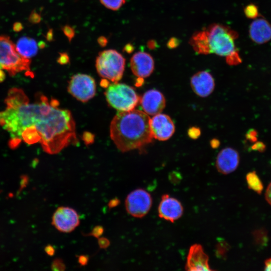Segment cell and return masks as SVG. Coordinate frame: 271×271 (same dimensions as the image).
I'll return each instance as SVG.
<instances>
[{
    "label": "cell",
    "instance_id": "1",
    "mask_svg": "<svg viewBox=\"0 0 271 271\" xmlns=\"http://www.w3.org/2000/svg\"><path fill=\"white\" fill-rule=\"evenodd\" d=\"M6 109L0 112V125L10 134L11 139L21 142L24 130L35 131L43 150L53 155L78 143L75 123L71 112L59 108L57 100L39 94L34 103L22 90L13 91L5 100Z\"/></svg>",
    "mask_w": 271,
    "mask_h": 271
},
{
    "label": "cell",
    "instance_id": "2",
    "mask_svg": "<svg viewBox=\"0 0 271 271\" xmlns=\"http://www.w3.org/2000/svg\"><path fill=\"white\" fill-rule=\"evenodd\" d=\"M150 120L148 115L141 110L118 112L110 125V136L117 148L126 152L151 143L154 138Z\"/></svg>",
    "mask_w": 271,
    "mask_h": 271
},
{
    "label": "cell",
    "instance_id": "3",
    "mask_svg": "<svg viewBox=\"0 0 271 271\" xmlns=\"http://www.w3.org/2000/svg\"><path fill=\"white\" fill-rule=\"evenodd\" d=\"M210 53L225 56L235 52L234 40L237 33L229 27L219 24H213L206 29Z\"/></svg>",
    "mask_w": 271,
    "mask_h": 271
},
{
    "label": "cell",
    "instance_id": "4",
    "mask_svg": "<svg viewBox=\"0 0 271 271\" xmlns=\"http://www.w3.org/2000/svg\"><path fill=\"white\" fill-rule=\"evenodd\" d=\"M125 64V59L120 53L114 49H108L98 53L95 67L101 77L117 82L123 76Z\"/></svg>",
    "mask_w": 271,
    "mask_h": 271
},
{
    "label": "cell",
    "instance_id": "5",
    "mask_svg": "<svg viewBox=\"0 0 271 271\" xmlns=\"http://www.w3.org/2000/svg\"><path fill=\"white\" fill-rule=\"evenodd\" d=\"M104 94L108 104L120 111L134 109L140 100L133 87L117 82L109 84Z\"/></svg>",
    "mask_w": 271,
    "mask_h": 271
},
{
    "label": "cell",
    "instance_id": "6",
    "mask_svg": "<svg viewBox=\"0 0 271 271\" xmlns=\"http://www.w3.org/2000/svg\"><path fill=\"white\" fill-rule=\"evenodd\" d=\"M31 61L21 56L16 46L7 36H0V64L11 76L24 70L29 71Z\"/></svg>",
    "mask_w": 271,
    "mask_h": 271
},
{
    "label": "cell",
    "instance_id": "7",
    "mask_svg": "<svg viewBox=\"0 0 271 271\" xmlns=\"http://www.w3.org/2000/svg\"><path fill=\"white\" fill-rule=\"evenodd\" d=\"M152 205V198L146 190L139 188L130 192L125 200L127 212L136 218H142L149 212Z\"/></svg>",
    "mask_w": 271,
    "mask_h": 271
},
{
    "label": "cell",
    "instance_id": "8",
    "mask_svg": "<svg viewBox=\"0 0 271 271\" xmlns=\"http://www.w3.org/2000/svg\"><path fill=\"white\" fill-rule=\"evenodd\" d=\"M68 91L74 97L83 102L93 98L96 93L94 79L90 75L77 74L69 81Z\"/></svg>",
    "mask_w": 271,
    "mask_h": 271
},
{
    "label": "cell",
    "instance_id": "9",
    "mask_svg": "<svg viewBox=\"0 0 271 271\" xmlns=\"http://www.w3.org/2000/svg\"><path fill=\"white\" fill-rule=\"evenodd\" d=\"M80 224V218L77 211L67 206L58 207L54 213L52 224L58 231L70 233L74 230Z\"/></svg>",
    "mask_w": 271,
    "mask_h": 271
},
{
    "label": "cell",
    "instance_id": "10",
    "mask_svg": "<svg viewBox=\"0 0 271 271\" xmlns=\"http://www.w3.org/2000/svg\"><path fill=\"white\" fill-rule=\"evenodd\" d=\"M150 128L154 138L164 141L169 140L175 130L174 123L168 115L158 113L150 118Z\"/></svg>",
    "mask_w": 271,
    "mask_h": 271
},
{
    "label": "cell",
    "instance_id": "11",
    "mask_svg": "<svg viewBox=\"0 0 271 271\" xmlns=\"http://www.w3.org/2000/svg\"><path fill=\"white\" fill-rule=\"evenodd\" d=\"M209 257L199 244H194L190 247L187 257L185 269L188 271H210Z\"/></svg>",
    "mask_w": 271,
    "mask_h": 271
},
{
    "label": "cell",
    "instance_id": "12",
    "mask_svg": "<svg viewBox=\"0 0 271 271\" xmlns=\"http://www.w3.org/2000/svg\"><path fill=\"white\" fill-rule=\"evenodd\" d=\"M183 213L181 202L168 194H164L158 206L159 216L167 221L174 222L179 219Z\"/></svg>",
    "mask_w": 271,
    "mask_h": 271
},
{
    "label": "cell",
    "instance_id": "13",
    "mask_svg": "<svg viewBox=\"0 0 271 271\" xmlns=\"http://www.w3.org/2000/svg\"><path fill=\"white\" fill-rule=\"evenodd\" d=\"M130 66L133 74L138 78L149 77L153 73L155 63L152 56L145 52H138L130 60Z\"/></svg>",
    "mask_w": 271,
    "mask_h": 271
},
{
    "label": "cell",
    "instance_id": "14",
    "mask_svg": "<svg viewBox=\"0 0 271 271\" xmlns=\"http://www.w3.org/2000/svg\"><path fill=\"white\" fill-rule=\"evenodd\" d=\"M144 112L150 115L161 113L166 106V99L162 92L151 89L146 91L140 100Z\"/></svg>",
    "mask_w": 271,
    "mask_h": 271
},
{
    "label": "cell",
    "instance_id": "15",
    "mask_svg": "<svg viewBox=\"0 0 271 271\" xmlns=\"http://www.w3.org/2000/svg\"><path fill=\"white\" fill-rule=\"evenodd\" d=\"M239 159V154L235 149L229 147L224 148L217 156L216 168L222 174H230L237 169Z\"/></svg>",
    "mask_w": 271,
    "mask_h": 271
},
{
    "label": "cell",
    "instance_id": "16",
    "mask_svg": "<svg viewBox=\"0 0 271 271\" xmlns=\"http://www.w3.org/2000/svg\"><path fill=\"white\" fill-rule=\"evenodd\" d=\"M190 85L196 94L201 97H206L213 91L215 81L209 72L201 71L192 76L190 80Z\"/></svg>",
    "mask_w": 271,
    "mask_h": 271
},
{
    "label": "cell",
    "instance_id": "17",
    "mask_svg": "<svg viewBox=\"0 0 271 271\" xmlns=\"http://www.w3.org/2000/svg\"><path fill=\"white\" fill-rule=\"evenodd\" d=\"M249 35L254 42L265 43L271 40V25L263 18L256 19L249 26Z\"/></svg>",
    "mask_w": 271,
    "mask_h": 271
},
{
    "label": "cell",
    "instance_id": "18",
    "mask_svg": "<svg viewBox=\"0 0 271 271\" xmlns=\"http://www.w3.org/2000/svg\"><path fill=\"white\" fill-rule=\"evenodd\" d=\"M15 46L18 53L27 59L31 58L38 53V47L36 41L28 37L20 38Z\"/></svg>",
    "mask_w": 271,
    "mask_h": 271
},
{
    "label": "cell",
    "instance_id": "19",
    "mask_svg": "<svg viewBox=\"0 0 271 271\" xmlns=\"http://www.w3.org/2000/svg\"><path fill=\"white\" fill-rule=\"evenodd\" d=\"M189 43L196 53L204 55L210 54L206 30L194 33L191 38Z\"/></svg>",
    "mask_w": 271,
    "mask_h": 271
},
{
    "label": "cell",
    "instance_id": "20",
    "mask_svg": "<svg viewBox=\"0 0 271 271\" xmlns=\"http://www.w3.org/2000/svg\"><path fill=\"white\" fill-rule=\"evenodd\" d=\"M246 182L248 188L258 194L263 190V184L255 171L249 172L246 176Z\"/></svg>",
    "mask_w": 271,
    "mask_h": 271
},
{
    "label": "cell",
    "instance_id": "21",
    "mask_svg": "<svg viewBox=\"0 0 271 271\" xmlns=\"http://www.w3.org/2000/svg\"><path fill=\"white\" fill-rule=\"evenodd\" d=\"M105 7L112 11L119 10L125 3V0H99Z\"/></svg>",
    "mask_w": 271,
    "mask_h": 271
},
{
    "label": "cell",
    "instance_id": "22",
    "mask_svg": "<svg viewBox=\"0 0 271 271\" xmlns=\"http://www.w3.org/2000/svg\"><path fill=\"white\" fill-rule=\"evenodd\" d=\"M244 13L248 19H256L259 16V11L257 6L253 4H250L244 8Z\"/></svg>",
    "mask_w": 271,
    "mask_h": 271
},
{
    "label": "cell",
    "instance_id": "23",
    "mask_svg": "<svg viewBox=\"0 0 271 271\" xmlns=\"http://www.w3.org/2000/svg\"><path fill=\"white\" fill-rule=\"evenodd\" d=\"M61 30L70 43L75 35L74 28L69 25H65L61 28Z\"/></svg>",
    "mask_w": 271,
    "mask_h": 271
},
{
    "label": "cell",
    "instance_id": "24",
    "mask_svg": "<svg viewBox=\"0 0 271 271\" xmlns=\"http://www.w3.org/2000/svg\"><path fill=\"white\" fill-rule=\"evenodd\" d=\"M51 269L54 271H64L66 269V265L63 260L60 258L55 259L51 264Z\"/></svg>",
    "mask_w": 271,
    "mask_h": 271
},
{
    "label": "cell",
    "instance_id": "25",
    "mask_svg": "<svg viewBox=\"0 0 271 271\" xmlns=\"http://www.w3.org/2000/svg\"><path fill=\"white\" fill-rule=\"evenodd\" d=\"M226 58V62L229 65H237L241 62L237 51L227 56Z\"/></svg>",
    "mask_w": 271,
    "mask_h": 271
},
{
    "label": "cell",
    "instance_id": "26",
    "mask_svg": "<svg viewBox=\"0 0 271 271\" xmlns=\"http://www.w3.org/2000/svg\"><path fill=\"white\" fill-rule=\"evenodd\" d=\"M104 228L101 225H97L95 226L91 231L88 233L87 235L88 236H93L95 238H99L103 234L104 232Z\"/></svg>",
    "mask_w": 271,
    "mask_h": 271
},
{
    "label": "cell",
    "instance_id": "27",
    "mask_svg": "<svg viewBox=\"0 0 271 271\" xmlns=\"http://www.w3.org/2000/svg\"><path fill=\"white\" fill-rule=\"evenodd\" d=\"M42 20L41 16L37 13L35 10H33L31 13L28 20L30 23L33 24L39 23Z\"/></svg>",
    "mask_w": 271,
    "mask_h": 271
},
{
    "label": "cell",
    "instance_id": "28",
    "mask_svg": "<svg viewBox=\"0 0 271 271\" xmlns=\"http://www.w3.org/2000/svg\"><path fill=\"white\" fill-rule=\"evenodd\" d=\"M188 134L191 139H197L201 134V130L197 127L192 126L188 129Z\"/></svg>",
    "mask_w": 271,
    "mask_h": 271
},
{
    "label": "cell",
    "instance_id": "29",
    "mask_svg": "<svg viewBox=\"0 0 271 271\" xmlns=\"http://www.w3.org/2000/svg\"><path fill=\"white\" fill-rule=\"evenodd\" d=\"M257 131L253 128L249 129L245 135L246 139L251 143H255L256 142L257 140Z\"/></svg>",
    "mask_w": 271,
    "mask_h": 271
},
{
    "label": "cell",
    "instance_id": "30",
    "mask_svg": "<svg viewBox=\"0 0 271 271\" xmlns=\"http://www.w3.org/2000/svg\"><path fill=\"white\" fill-rule=\"evenodd\" d=\"M57 62L61 65H65L70 62V58L67 52L59 53V56L57 60Z\"/></svg>",
    "mask_w": 271,
    "mask_h": 271
},
{
    "label": "cell",
    "instance_id": "31",
    "mask_svg": "<svg viewBox=\"0 0 271 271\" xmlns=\"http://www.w3.org/2000/svg\"><path fill=\"white\" fill-rule=\"evenodd\" d=\"M266 146L265 144L261 142H255L251 147V149L253 151L263 152L265 150Z\"/></svg>",
    "mask_w": 271,
    "mask_h": 271
},
{
    "label": "cell",
    "instance_id": "32",
    "mask_svg": "<svg viewBox=\"0 0 271 271\" xmlns=\"http://www.w3.org/2000/svg\"><path fill=\"white\" fill-rule=\"evenodd\" d=\"M98 239V244L101 249H106L110 245L109 240L104 237H100Z\"/></svg>",
    "mask_w": 271,
    "mask_h": 271
},
{
    "label": "cell",
    "instance_id": "33",
    "mask_svg": "<svg viewBox=\"0 0 271 271\" xmlns=\"http://www.w3.org/2000/svg\"><path fill=\"white\" fill-rule=\"evenodd\" d=\"M179 44V40L177 38L173 37L169 40L167 45L169 49H174L177 47Z\"/></svg>",
    "mask_w": 271,
    "mask_h": 271
},
{
    "label": "cell",
    "instance_id": "34",
    "mask_svg": "<svg viewBox=\"0 0 271 271\" xmlns=\"http://www.w3.org/2000/svg\"><path fill=\"white\" fill-rule=\"evenodd\" d=\"M89 260L88 256L87 255H80L78 256V263L82 266L86 265Z\"/></svg>",
    "mask_w": 271,
    "mask_h": 271
},
{
    "label": "cell",
    "instance_id": "35",
    "mask_svg": "<svg viewBox=\"0 0 271 271\" xmlns=\"http://www.w3.org/2000/svg\"><path fill=\"white\" fill-rule=\"evenodd\" d=\"M97 42L100 46L104 47L107 45L108 40L106 37L101 36L98 38Z\"/></svg>",
    "mask_w": 271,
    "mask_h": 271
},
{
    "label": "cell",
    "instance_id": "36",
    "mask_svg": "<svg viewBox=\"0 0 271 271\" xmlns=\"http://www.w3.org/2000/svg\"><path fill=\"white\" fill-rule=\"evenodd\" d=\"M120 202V200L117 198H114L111 199L108 203V207L109 209L113 208L117 206Z\"/></svg>",
    "mask_w": 271,
    "mask_h": 271
},
{
    "label": "cell",
    "instance_id": "37",
    "mask_svg": "<svg viewBox=\"0 0 271 271\" xmlns=\"http://www.w3.org/2000/svg\"><path fill=\"white\" fill-rule=\"evenodd\" d=\"M134 50V47L133 45L129 43L124 45L122 49V51L127 54L132 53Z\"/></svg>",
    "mask_w": 271,
    "mask_h": 271
},
{
    "label": "cell",
    "instance_id": "38",
    "mask_svg": "<svg viewBox=\"0 0 271 271\" xmlns=\"http://www.w3.org/2000/svg\"><path fill=\"white\" fill-rule=\"evenodd\" d=\"M265 198L268 203L271 205V182L266 189Z\"/></svg>",
    "mask_w": 271,
    "mask_h": 271
},
{
    "label": "cell",
    "instance_id": "39",
    "mask_svg": "<svg viewBox=\"0 0 271 271\" xmlns=\"http://www.w3.org/2000/svg\"><path fill=\"white\" fill-rule=\"evenodd\" d=\"M45 37L48 42H51L54 41L53 30L51 28L48 29Z\"/></svg>",
    "mask_w": 271,
    "mask_h": 271
},
{
    "label": "cell",
    "instance_id": "40",
    "mask_svg": "<svg viewBox=\"0 0 271 271\" xmlns=\"http://www.w3.org/2000/svg\"><path fill=\"white\" fill-rule=\"evenodd\" d=\"M44 250L45 252L49 256H53L55 253L54 247L50 244L46 246Z\"/></svg>",
    "mask_w": 271,
    "mask_h": 271
},
{
    "label": "cell",
    "instance_id": "41",
    "mask_svg": "<svg viewBox=\"0 0 271 271\" xmlns=\"http://www.w3.org/2000/svg\"><path fill=\"white\" fill-rule=\"evenodd\" d=\"M23 25L21 22H15L13 26V29L14 31L16 32H19L23 29Z\"/></svg>",
    "mask_w": 271,
    "mask_h": 271
},
{
    "label": "cell",
    "instance_id": "42",
    "mask_svg": "<svg viewBox=\"0 0 271 271\" xmlns=\"http://www.w3.org/2000/svg\"><path fill=\"white\" fill-rule=\"evenodd\" d=\"M147 46L150 49L153 50L157 47V43L156 41L151 40L148 42Z\"/></svg>",
    "mask_w": 271,
    "mask_h": 271
},
{
    "label": "cell",
    "instance_id": "43",
    "mask_svg": "<svg viewBox=\"0 0 271 271\" xmlns=\"http://www.w3.org/2000/svg\"><path fill=\"white\" fill-rule=\"evenodd\" d=\"M264 269L265 270H271V258L265 261Z\"/></svg>",
    "mask_w": 271,
    "mask_h": 271
},
{
    "label": "cell",
    "instance_id": "44",
    "mask_svg": "<svg viewBox=\"0 0 271 271\" xmlns=\"http://www.w3.org/2000/svg\"><path fill=\"white\" fill-rule=\"evenodd\" d=\"M210 145L213 148H216L219 146L220 142L217 139H213L210 142Z\"/></svg>",
    "mask_w": 271,
    "mask_h": 271
},
{
    "label": "cell",
    "instance_id": "45",
    "mask_svg": "<svg viewBox=\"0 0 271 271\" xmlns=\"http://www.w3.org/2000/svg\"><path fill=\"white\" fill-rule=\"evenodd\" d=\"M27 183H28L27 177L25 176H23L21 180V187H20L21 189L23 188L24 187H25Z\"/></svg>",
    "mask_w": 271,
    "mask_h": 271
},
{
    "label": "cell",
    "instance_id": "46",
    "mask_svg": "<svg viewBox=\"0 0 271 271\" xmlns=\"http://www.w3.org/2000/svg\"><path fill=\"white\" fill-rule=\"evenodd\" d=\"M37 45L38 48L41 49H43L47 46L46 43L43 41H40Z\"/></svg>",
    "mask_w": 271,
    "mask_h": 271
},
{
    "label": "cell",
    "instance_id": "47",
    "mask_svg": "<svg viewBox=\"0 0 271 271\" xmlns=\"http://www.w3.org/2000/svg\"><path fill=\"white\" fill-rule=\"evenodd\" d=\"M6 78V75L5 72L2 70V69H0V82H2L4 81L5 79Z\"/></svg>",
    "mask_w": 271,
    "mask_h": 271
},
{
    "label": "cell",
    "instance_id": "48",
    "mask_svg": "<svg viewBox=\"0 0 271 271\" xmlns=\"http://www.w3.org/2000/svg\"><path fill=\"white\" fill-rule=\"evenodd\" d=\"M20 2H24V1H27V0H19Z\"/></svg>",
    "mask_w": 271,
    "mask_h": 271
},
{
    "label": "cell",
    "instance_id": "49",
    "mask_svg": "<svg viewBox=\"0 0 271 271\" xmlns=\"http://www.w3.org/2000/svg\"><path fill=\"white\" fill-rule=\"evenodd\" d=\"M3 69V67H2V65H1V64H0V69Z\"/></svg>",
    "mask_w": 271,
    "mask_h": 271
}]
</instances>
